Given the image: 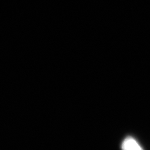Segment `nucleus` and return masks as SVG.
<instances>
[{
  "label": "nucleus",
  "instance_id": "1",
  "mask_svg": "<svg viewBox=\"0 0 150 150\" xmlns=\"http://www.w3.org/2000/svg\"><path fill=\"white\" fill-rule=\"evenodd\" d=\"M121 148L122 150H144L138 142L132 137H127L123 140Z\"/></svg>",
  "mask_w": 150,
  "mask_h": 150
}]
</instances>
